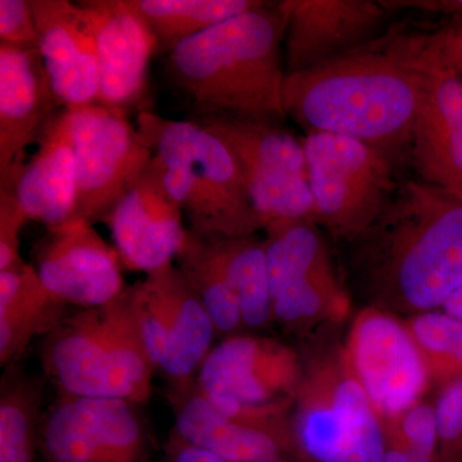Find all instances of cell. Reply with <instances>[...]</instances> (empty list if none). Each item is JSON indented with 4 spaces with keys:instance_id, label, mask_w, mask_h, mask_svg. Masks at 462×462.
<instances>
[{
    "instance_id": "obj_1",
    "label": "cell",
    "mask_w": 462,
    "mask_h": 462,
    "mask_svg": "<svg viewBox=\"0 0 462 462\" xmlns=\"http://www.w3.org/2000/svg\"><path fill=\"white\" fill-rule=\"evenodd\" d=\"M443 33L445 27L396 23L354 51L287 75L285 115L307 134L346 136L388 157L410 148Z\"/></svg>"
},
{
    "instance_id": "obj_2",
    "label": "cell",
    "mask_w": 462,
    "mask_h": 462,
    "mask_svg": "<svg viewBox=\"0 0 462 462\" xmlns=\"http://www.w3.org/2000/svg\"><path fill=\"white\" fill-rule=\"evenodd\" d=\"M348 245L354 282L367 307L410 318L442 310L462 287V199L407 180Z\"/></svg>"
},
{
    "instance_id": "obj_3",
    "label": "cell",
    "mask_w": 462,
    "mask_h": 462,
    "mask_svg": "<svg viewBox=\"0 0 462 462\" xmlns=\"http://www.w3.org/2000/svg\"><path fill=\"white\" fill-rule=\"evenodd\" d=\"M285 20L279 2L227 18L176 45L163 65L190 112L282 121Z\"/></svg>"
},
{
    "instance_id": "obj_4",
    "label": "cell",
    "mask_w": 462,
    "mask_h": 462,
    "mask_svg": "<svg viewBox=\"0 0 462 462\" xmlns=\"http://www.w3.org/2000/svg\"><path fill=\"white\" fill-rule=\"evenodd\" d=\"M136 129L162 165L167 189L200 236H256L263 230L236 158L191 120L139 112Z\"/></svg>"
},
{
    "instance_id": "obj_5",
    "label": "cell",
    "mask_w": 462,
    "mask_h": 462,
    "mask_svg": "<svg viewBox=\"0 0 462 462\" xmlns=\"http://www.w3.org/2000/svg\"><path fill=\"white\" fill-rule=\"evenodd\" d=\"M42 357L66 396L134 404L151 396L154 367L143 345L129 288L108 305L63 319L51 331Z\"/></svg>"
},
{
    "instance_id": "obj_6",
    "label": "cell",
    "mask_w": 462,
    "mask_h": 462,
    "mask_svg": "<svg viewBox=\"0 0 462 462\" xmlns=\"http://www.w3.org/2000/svg\"><path fill=\"white\" fill-rule=\"evenodd\" d=\"M291 410V445L306 462H382L384 424L349 372L343 346L303 363Z\"/></svg>"
},
{
    "instance_id": "obj_7",
    "label": "cell",
    "mask_w": 462,
    "mask_h": 462,
    "mask_svg": "<svg viewBox=\"0 0 462 462\" xmlns=\"http://www.w3.org/2000/svg\"><path fill=\"white\" fill-rule=\"evenodd\" d=\"M303 363L281 342L231 336L211 352L199 370V391L234 420L289 439L288 411L293 406Z\"/></svg>"
},
{
    "instance_id": "obj_8",
    "label": "cell",
    "mask_w": 462,
    "mask_h": 462,
    "mask_svg": "<svg viewBox=\"0 0 462 462\" xmlns=\"http://www.w3.org/2000/svg\"><path fill=\"white\" fill-rule=\"evenodd\" d=\"M314 224L349 243L369 229L400 184L391 157L346 136L309 133L302 142Z\"/></svg>"
},
{
    "instance_id": "obj_9",
    "label": "cell",
    "mask_w": 462,
    "mask_h": 462,
    "mask_svg": "<svg viewBox=\"0 0 462 462\" xmlns=\"http://www.w3.org/2000/svg\"><path fill=\"white\" fill-rule=\"evenodd\" d=\"M188 120L217 136L236 158L263 230L289 221L314 223L305 149L279 121L190 112Z\"/></svg>"
},
{
    "instance_id": "obj_10",
    "label": "cell",
    "mask_w": 462,
    "mask_h": 462,
    "mask_svg": "<svg viewBox=\"0 0 462 462\" xmlns=\"http://www.w3.org/2000/svg\"><path fill=\"white\" fill-rule=\"evenodd\" d=\"M263 231L273 318L300 330L342 320L348 298L320 229L303 220L269 225Z\"/></svg>"
},
{
    "instance_id": "obj_11",
    "label": "cell",
    "mask_w": 462,
    "mask_h": 462,
    "mask_svg": "<svg viewBox=\"0 0 462 462\" xmlns=\"http://www.w3.org/2000/svg\"><path fill=\"white\" fill-rule=\"evenodd\" d=\"M67 111L76 162L74 218L105 221L153 153L123 111L99 103Z\"/></svg>"
},
{
    "instance_id": "obj_12",
    "label": "cell",
    "mask_w": 462,
    "mask_h": 462,
    "mask_svg": "<svg viewBox=\"0 0 462 462\" xmlns=\"http://www.w3.org/2000/svg\"><path fill=\"white\" fill-rule=\"evenodd\" d=\"M343 355L384 425L421 402L431 385L406 321L391 312L374 307L358 312Z\"/></svg>"
},
{
    "instance_id": "obj_13",
    "label": "cell",
    "mask_w": 462,
    "mask_h": 462,
    "mask_svg": "<svg viewBox=\"0 0 462 462\" xmlns=\"http://www.w3.org/2000/svg\"><path fill=\"white\" fill-rule=\"evenodd\" d=\"M129 289L149 361L169 378L187 382L211 352L216 333L196 291L173 264Z\"/></svg>"
},
{
    "instance_id": "obj_14",
    "label": "cell",
    "mask_w": 462,
    "mask_h": 462,
    "mask_svg": "<svg viewBox=\"0 0 462 462\" xmlns=\"http://www.w3.org/2000/svg\"><path fill=\"white\" fill-rule=\"evenodd\" d=\"M123 266L93 224L72 218L48 229L33 267L51 297L90 310L108 305L126 289Z\"/></svg>"
},
{
    "instance_id": "obj_15",
    "label": "cell",
    "mask_w": 462,
    "mask_h": 462,
    "mask_svg": "<svg viewBox=\"0 0 462 462\" xmlns=\"http://www.w3.org/2000/svg\"><path fill=\"white\" fill-rule=\"evenodd\" d=\"M287 75L305 71L374 41L388 29L382 0H282Z\"/></svg>"
},
{
    "instance_id": "obj_16",
    "label": "cell",
    "mask_w": 462,
    "mask_h": 462,
    "mask_svg": "<svg viewBox=\"0 0 462 462\" xmlns=\"http://www.w3.org/2000/svg\"><path fill=\"white\" fill-rule=\"evenodd\" d=\"M184 214L156 157L111 209L105 223L125 267L147 273L172 264L184 245Z\"/></svg>"
},
{
    "instance_id": "obj_17",
    "label": "cell",
    "mask_w": 462,
    "mask_h": 462,
    "mask_svg": "<svg viewBox=\"0 0 462 462\" xmlns=\"http://www.w3.org/2000/svg\"><path fill=\"white\" fill-rule=\"evenodd\" d=\"M134 403L66 396L48 415L42 442L51 462H142L144 434Z\"/></svg>"
},
{
    "instance_id": "obj_18",
    "label": "cell",
    "mask_w": 462,
    "mask_h": 462,
    "mask_svg": "<svg viewBox=\"0 0 462 462\" xmlns=\"http://www.w3.org/2000/svg\"><path fill=\"white\" fill-rule=\"evenodd\" d=\"M96 42L99 105L125 112L141 100L147 87L151 58L157 41L132 0L78 2Z\"/></svg>"
},
{
    "instance_id": "obj_19",
    "label": "cell",
    "mask_w": 462,
    "mask_h": 462,
    "mask_svg": "<svg viewBox=\"0 0 462 462\" xmlns=\"http://www.w3.org/2000/svg\"><path fill=\"white\" fill-rule=\"evenodd\" d=\"M39 48L0 44V184L23 166V151L41 141L60 112Z\"/></svg>"
},
{
    "instance_id": "obj_20",
    "label": "cell",
    "mask_w": 462,
    "mask_h": 462,
    "mask_svg": "<svg viewBox=\"0 0 462 462\" xmlns=\"http://www.w3.org/2000/svg\"><path fill=\"white\" fill-rule=\"evenodd\" d=\"M410 149L420 180L462 199V74L446 56L445 33L425 84Z\"/></svg>"
},
{
    "instance_id": "obj_21",
    "label": "cell",
    "mask_w": 462,
    "mask_h": 462,
    "mask_svg": "<svg viewBox=\"0 0 462 462\" xmlns=\"http://www.w3.org/2000/svg\"><path fill=\"white\" fill-rule=\"evenodd\" d=\"M39 51L51 88L65 109L99 102L96 42L83 8L69 0H32Z\"/></svg>"
},
{
    "instance_id": "obj_22",
    "label": "cell",
    "mask_w": 462,
    "mask_h": 462,
    "mask_svg": "<svg viewBox=\"0 0 462 462\" xmlns=\"http://www.w3.org/2000/svg\"><path fill=\"white\" fill-rule=\"evenodd\" d=\"M0 188L12 189L27 217L47 229L74 218L76 162L67 109L50 125L32 160Z\"/></svg>"
},
{
    "instance_id": "obj_23",
    "label": "cell",
    "mask_w": 462,
    "mask_h": 462,
    "mask_svg": "<svg viewBox=\"0 0 462 462\" xmlns=\"http://www.w3.org/2000/svg\"><path fill=\"white\" fill-rule=\"evenodd\" d=\"M175 428L182 443L207 449L226 462L273 460L291 445L279 434L234 420L199 391L181 401Z\"/></svg>"
},
{
    "instance_id": "obj_24",
    "label": "cell",
    "mask_w": 462,
    "mask_h": 462,
    "mask_svg": "<svg viewBox=\"0 0 462 462\" xmlns=\"http://www.w3.org/2000/svg\"><path fill=\"white\" fill-rule=\"evenodd\" d=\"M187 240L239 303L243 324L261 328L273 318L263 240L256 236H200L188 229Z\"/></svg>"
},
{
    "instance_id": "obj_25",
    "label": "cell",
    "mask_w": 462,
    "mask_h": 462,
    "mask_svg": "<svg viewBox=\"0 0 462 462\" xmlns=\"http://www.w3.org/2000/svg\"><path fill=\"white\" fill-rule=\"evenodd\" d=\"M65 303L51 297L33 264L23 263L0 272V361L18 357L36 334L60 324Z\"/></svg>"
},
{
    "instance_id": "obj_26",
    "label": "cell",
    "mask_w": 462,
    "mask_h": 462,
    "mask_svg": "<svg viewBox=\"0 0 462 462\" xmlns=\"http://www.w3.org/2000/svg\"><path fill=\"white\" fill-rule=\"evenodd\" d=\"M166 56L180 42L209 27L263 5V0H132Z\"/></svg>"
},
{
    "instance_id": "obj_27",
    "label": "cell",
    "mask_w": 462,
    "mask_h": 462,
    "mask_svg": "<svg viewBox=\"0 0 462 462\" xmlns=\"http://www.w3.org/2000/svg\"><path fill=\"white\" fill-rule=\"evenodd\" d=\"M427 365L431 385L440 391L462 380V320L442 310L406 320Z\"/></svg>"
},
{
    "instance_id": "obj_28",
    "label": "cell",
    "mask_w": 462,
    "mask_h": 462,
    "mask_svg": "<svg viewBox=\"0 0 462 462\" xmlns=\"http://www.w3.org/2000/svg\"><path fill=\"white\" fill-rule=\"evenodd\" d=\"M41 385L14 379L3 387L0 400V462H32Z\"/></svg>"
},
{
    "instance_id": "obj_29",
    "label": "cell",
    "mask_w": 462,
    "mask_h": 462,
    "mask_svg": "<svg viewBox=\"0 0 462 462\" xmlns=\"http://www.w3.org/2000/svg\"><path fill=\"white\" fill-rule=\"evenodd\" d=\"M178 269L196 291L214 324L216 333L230 334L242 327L243 319L238 300L230 288L205 263L185 238L179 252Z\"/></svg>"
},
{
    "instance_id": "obj_30",
    "label": "cell",
    "mask_w": 462,
    "mask_h": 462,
    "mask_svg": "<svg viewBox=\"0 0 462 462\" xmlns=\"http://www.w3.org/2000/svg\"><path fill=\"white\" fill-rule=\"evenodd\" d=\"M387 446H398L415 454L438 458L436 407L428 402L416 403L396 421L384 425Z\"/></svg>"
},
{
    "instance_id": "obj_31",
    "label": "cell",
    "mask_w": 462,
    "mask_h": 462,
    "mask_svg": "<svg viewBox=\"0 0 462 462\" xmlns=\"http://www.w3.org/2000/svg\"><path fill=\"white\" fill-rule=\"evenodd\" d=\"M434 407L438 462H462V380L442 389Z\"/></svg>"
},
{
    "instance_id": "obj_32",
    "label": "cell",
    "mask_w": 462,
    "mask_h": 462,
    "mask_svg": "<svg viewBox=\"0 0 462 462\" xmlns=\"http://www.w3.org/2000/svg\"><path fill=\"white\" fill-rule=\"evenodd\" d=\"M30 218L14 191L0 188V272L23 263L20 256V234Z\"/></svg>"
},
{
    "instance_id": "obj_33",
    "label": "cell",
    "mask_w": 462,
    "mask_h": 462,
    "mask_svg": "<svg viewBox=\"0 0 462 462\" xmlns=\"http://www.w3.org/2000/svg\"><path fill=\"white\" fill-rule=\"evenodd\" d=\"M0 44L39 48L32 0H0Z\"/></svg>"
},
{
    "instance_id": "obj_34",
    "label": "cell",
    "mask_w": 462,
    "mask_h": 462,
    "mask_svg": "<svg viewBox=\"0 0 462 462\" xmlns=\"http://www.w3.org/2000/svg\"><path fill=\"white\" fill-rule=\"evenodd\" d=\"M445 53L449 62L462 74V23L457 27H446Z\"/></svg>"
},
{
    "instance_id": "obj_35",
    "label": "cell",
    "mask_w": 462,
    "mask_h": 462,
    "mask_svg": "<svg viewBox=\"0 0 462 462\" xmlns=\"http://www.w3.org/2000/svg\"><path fill=\"white\" fill-rule=\"evenodd\" d=\"M173 462H226L207 449L182 443Z\"/></svg>"
},
{
    "instance_id": "obj_36",
    "label": "cell",
    "mask_w": 462,
    "mask_h": 462,
    "mask_svg": "<svg viewBox=\"0 0 462 462\" xmlns=\"http://www.w3.org/2000/svg\"><path fill=\"white\" fill-rule=\"evenodd\" d=\"M382 462H438V458L415 454L402 447L388 445Z\"/></svg>"
},
{
    "instance_id": "obj_37",
    "label": "cell",
    "mask_w": 462,
    "mask_h": 462,
    "mask_svg": "<svg viewBox=\"0 0 462 462\" xmlns=\"http://www.w3.org/2000/svg\"><path fill=\"white\" fill-rule=\"evenodd\" d=\"M442 311L462 320V287L447 300L445 306L442 307Z\"/></svg>"
},
{
    "instance_id": "obj_38",
    "label": "cell",
    "mask_w": 462,
    "mask_h": 462,
    "mask_svg": "<svg viewBox=\"0 0 462 462\" xmlns=\"http://www.w3.org/2000/svg\"><path fill=\"white\" fill-rule=\"evenodd\" d=\"M263 462H284V461H282V458L279 457V458H273V460L263 461Z\"/></svg>"
}]
</instances>
